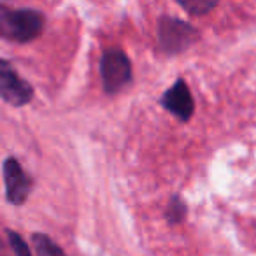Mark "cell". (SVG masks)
I'll use <instances>...</instances> for the list:
<instances>
[{"instance_id":"obj_7","label":"cell","mask_w":256,"mask_h":256,"mask_svg":"<svg viewBox=\"0 0 256 256\" xmlns=\"http://www.w3.org/2000/svg\"><path fill=\"white\" fill-rule=\"evenodd\" d=\"M32 244L36 248L37 256H67L64 249L58 244H54L46 234H34Z\"/></svg>"},{"instance_id":"obj_3","label":"cell","mask_w":256,"mask_h":256,"mask_svg":"<svg viewBox=\"0 0 256 256\" xmlns=\"http://www.w3.org/2000/svg\"><path fill=\"white\" fill-rule=\"evenodd\" d=\"M100 78L106 93L116 95L126 88L132 81V64L130 58L120 50L110 48L100 58Z\"/></svg>"},{"instance_id":"obj_6","label":"cell","mask_w":256,"mask_h":256,"mask_svg":"<svg viewBox=\"0 0 256 256\" xmlns=\"http://www.w3.org/2000/svg\"><path fill=\"white\" fill-rule=\"evenodd\" d=\"M162 106L182 123L192 120L193 112H195V102H193L192 92H190L184 79H178L174 86L164 93Z\"/></svg>"},{"instance_id":"obj_1","label":"cell","mask_w":256,"mask_h":256,"mask_svg":"<svg viewBox=\"0 0 256 256\" xmlns=\"http://www.w3.org/2000/svg\"><path fill=\"white\" fill-rule=\"evenodd\" d=\"M46 16L37 9H9L0 6V36L18 44L32 42L44 32Z\"/></svg>"},{"instance_id":"obj_8","label":"cell","mask_w":256,"mask_h":256,"mask_svg":"<svg viewBox=\"0 0 256 256\" xmlns=\"http://www.w3.org/2000/svg\"><path fill=\"white\" fill-rule=\"evenodd\" d=\"M186 214H188V206L186 202L181 198L179 195H172L170 200H168L167 206V212H165V218H167L168 224H179L186 220Z\"/></svg>"},{"instance_id":"obj_4","label":"cell","mask_w":256,"mask_h":256,"mask_svg":"<svg viewBox=\"0 0 256 256\" xmlns=\"http://www.w3.org/2000/svg\"><path fill=\"white\" fill-rule=\"evenodd\" d=\"M0 96L12 107H23L34 98L32 84L20 78L8 60L0 62Z\"/></svg>"},{"instance_id":"obj_10","label":"cell","mask_w":256,"mask_h":256,"mask_svg":"<svg viewBox=\"0 0 256 256\" xmlns=\"http://www.w3.org/2000/svg\"><path fill=\"white\" fill-rule=\"evenodd\" d=\"M6 234H8V238H9V244H11L12 251H14L16 256H34L32 252H30L28 246H26V242L22 238V235L18 234V232L14 230H6Z\"/></svg>"},{"instance_id":"obj_9","label":"cell","mask_w":256,"mask_h":256,"mask_svg":"<svg viewBox=\"0 0 256 256\" xmlns=\"http://www.w3.org/2000/svg\"><path fill=\"white\" fill-rule=\"evenodd\" d=\"M179 6L190 16H206L214 8H218V2L216 0H181Z\"/></svg>"},{"instance_id":"obj_5","label":"cell","mask_w":256,"mask_h":256,"mask_svg":"<svg viewBox=\"0 0 256 256\" xmlns=\"http://www.w3.org/2000/svg\"><path fill=\"white\" fill-rule=\"evenodd\" d=\"M6 182V195L12 206H23L32 192V179L23 170L22 164L14 156H9L2 165Z\"/></svg>"},{"instance_id":"obj_2","label":"cell","mask_w":256,"mask_h":256,"mask_svg":"<svg viewBox=\"0 0 256 256\" xmlns=\"http://www.w3.org/2000/svg\"><path fill=\"white\" fill-rule=\"evenodd\" d=\"M156 37L162 53L174 56V54L184 53L193 44H196V40L200 39V32L184 20L174 18V16H162L158 20Z\"/></svg>"}]
</instances>
